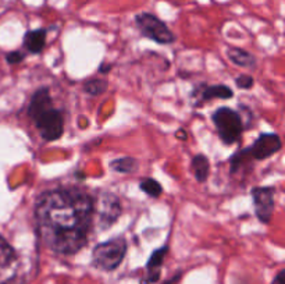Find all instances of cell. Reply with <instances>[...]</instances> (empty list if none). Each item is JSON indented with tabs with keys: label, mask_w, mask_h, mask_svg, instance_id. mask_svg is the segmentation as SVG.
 <instances>
[{
	"label": "cell",
	"mask_w": 285,
	"mask_h": 284,
	"mask_svg": "<svg viewBox=\"0 0 285 284\" xmlns=\"http://www.w3.org/2000/svg\"><path fill=\"white\" fill-rule=\"evenodd\" d=\"M135 22L141 35L155 40L159 45H170L176 40L174 34L170 31L166 22L161 21L152 13H141L137 14Z\"/></svg>",
	"instance_id": "5"
},
{
	"label": "cell",
	"mask_w": 285,
	"mask_h": 284,
	"mask_svg": "<svg viewBox=\"0 0 285 284\" xmlns=\"http://www.w3.org/2000/svg\"><path fill=\"white\" fill-rule=\"evenodd\" d=\"M232 96H234L232 89L228 88L227 85H210L202 89L200 103L212 99H231Z\"/></svg>",
	"instance_id": "13"
},
{
	"label": "cell",
	"mask_w": 285,
	"mask_h": 284,
	"mask_svg": "<svg viewBox=\"0 0 285 284\" xmlns=\"http://www.w3.org/2000/svg\"><path fill=\"white\" fill-rule=\"evenodd\" d=\"M228 59L231 60L235 66L252 69L256 66V57L249 52L239 48H230L228 49Z\"/></svg>",
	"instance_id": "12"
},
{
	"label": "cell",
	"mask_w": 285,
	"mask_h": 284,
	"mask_svg": "<svg viewBox=\"0 0 285 284\" xmlns=\"http://www.w3.org/2000/svg\"><path fill=\"white\" fill-rule=\"evenodd\" d=\"M110 69H111V66H110V64H108V66H106V64H103V66H102V67L99 69V71H100V73H106V71H108Z\"/></svg>",
	"instance_id": "22"
},
{
	"label": "cell",
	"mask_w": 285,
	"mask_h": 284,
	"mask_svg": "<svg viewBox=\"0 0 285 284\" xmlns=\"http://www.w3.org/2000/svg\"><path fill=\"white\" fill-rule=\"evenodd\" d=\"M192 170L194 174L199 183H205L209 177V171H210V163L209 159L205 155H196L192 159Z\"/></svg>",
	"instance_id": "14"
},
{
	"label": "cell",
	"mask_w": 285,
	"mask_h": 284,
	"mask_svg": "<svg viewBox=\"0 0 285 284\" xmlns=\"http://www.w3.org/2000/svg\"><path fill=\"white\" fill-rule=\"evenodd\" d=\"M18 270V258L11 246L0 235V284H11Z\"/></svg>",
	"instance_id": "8"
},
{
	"label": "cell",
	"mask_w": 285,
	"mask_h": 284,
	"mask_svg": "<svg viewBox=\"0 0 285 284\" xmlns=\"http://www.w3.org/2000/svg\"><path fill=\"white\" fill-rule=\"evenodd\" d=\"M40 238L54 254L74 255L84 248L95 216V202L79 188H56L38 198Z\"/></svg>",
	"instance_id": "1"
},
{
	"label": "cell",
	"mask_w": 285,
	"mask_h": 284,
	"mask_svg": "<svg viewBox=\"0 0 285 284\" xmlns=\"http://www.w3.org/2000/svg\"><path fill=\"white\" fill-rule=\"evenodd\" d=\"M107 89V81L102 78H92L88 79L85 84H84V91L90 95V96H98L102 95L103 92H106Z\"/></svg>",
	"instance_id": "16"
},
{
	"label": "cell",
	"mask_w": 285,
	"mask_h": 284,
	"mask_svg": "<svg viewBox=\"0 0 285 284\" xmlns=\"http://www.w3.org/2000/svg\"><path fill=\"white\" fill-rule=\"evenodd\" d=\"M46 45V30L38 28V30L28 31L24 37V46L30 53L38 55Z\"/></svg>",
	"instance_id": "11"
},
{
	"label": "cell",
	"mask_w": 285,
	"mask_h": 284,
	"mask_svg": "<svg viewBox=\"0 0 285 284\" xmlns=\"http://www.w3.org/2000/svg\"><path fill=\"white\" fill-rule=\"evenodd\" d=\"M283 148V142L281 138L277 134L268 133V134H262L255 141V144L252 147H249V152L250 156L257 160H263V159H268L274 153H277L280 149Z\"/></svg>",
	"instance_id": "9"
},
{
	"label": "cell",
	"mask_w": 285,
	"mask_h": 284,
	"mask_svg": "<svg viewBox=\"0 0 285 284\" xmlns=\"http://www.w3.org/2000/svg\"><path fill=\"white\" fill-rule=\"evenodd\" d=\"M177 137L179 139H187V133L184 131V130H179V133L177 134Z\"/></svg>",
	"instance_id": "21"
},
{
	"label": "cell",
	"mask_w": 285,
	"mask_h": 284,
	"mask_svg": "<svg viewBox=\"0 0 285 284\" xmlns=\"http://www.w3.org/2000/svg\"><path fill=\"white\" fill-rule=\"evenodd\" d=\"M128 244L125 238L116 237L108 241L100 243L92 252V265L103 272H113L121 265L127 254Z\"/></svg>",
	"instance_id": "3"
},
{
	"label": "cell",
	"mask_w": 285,
	"mask_h": 284,
	"mask_svg": "<svg viewBox=\"0 0 285 284\" xmlns=\"http://www.w3.org/2000/svg\"><path fill=\"white\" fill-rule=\"evenodd\" d=\"M213 124L218 137L226 145H232L244 133V124L239 113L230 108H220L213 113Z\"/></svg>",
	"instance_id": "4"
},
{
	"label": "cell",
	"mask_w": 285,
	"mask_h": 284,
	"mask_svg": "<svg viewBox=\"0 0 285 284\" xmlns=\"http://www.w3.org/2000/svg\"><path fill=\"white\" fill-rule=\"evenodd\" d=\"M95 212H98L99 228L106 230L114 225L121 215L120 199L114 194L105 192L100 195L98 204H95Z\"/></svg>",
	"instance_id": "7"
},
{
	"label": "cell",
	"mask_w": 285,
	"mask_h": 284,
	"mask_svg": "<svg viewBox=\"0 0 285 284\" xmlns=\"http://www.w3.org/2000/svg\"><path fill=\"white\" fill-rule=\"evenodd\" d=\"M24 59H25V55L21 53V52H17V50H16V52L7 53V56H6L7 63H10V64H18V63H21Z\"/></svg>",
	"instance_id": "19"
},
{
	"label": "cell",
	"mask_w": 285,
	"mask_h": 284,
	"mask_svg": "<svg viewBox=\"0 0 285 284\" xmlns=\"http://www.w3.org/2000/svg\"><path fill=\"white\" fill-rule=\"evenodd\" d=\"M271 284H285V270H280Z\"/></svg>",
	"instance_id": "20"
},
{
	"label": "cell",
	"mask_w": 285,
	"mask_h": 284,
	"mask_svg": "<svg viewBox=\"0 0 285 284\" xmlns=\"http://www.w3.org/2000/svg\"><path fill=\"white\" fill-rule=\"evenodd\" d=\"M110 167L114 170V171H118V173H125V174H129V173H134L138 169V163L135 159L132 157H120V159H116L110 163Z\"/></svg>",
	"instance_id": "15"
},
{
	"label": "cell",
	"mask_w": 285,
	"mask_h": 284,
	"mask_svg": "<svg viewBox=\"0 0 285 284\" xmlns=\"http://www.w3.org/2000/svg\"><path fill=\"white\" fill-rule=\"evenodd\" d=\"M167 252L168 246H161V248L156 249L153 254L150 255L148 264H146L148 277H146L145 283L142 284H150L159 282V279H160V269H161V265H163V261H164Z\"/></svg>",
	"instance_id": "10"
},
{
	"label": "cell",
	"mask_w": 285,
	"mask_h": 284,
	"mask_svg": "<svg viewBox=\"0 0 285 284\" xmlns=\"http://www.w3.org/2000/svg\"><path fill=\"white\" fill-rule=\"evenodd\" d=\"M28 116L45 141H56L63 135V116L60 110L53 108L49 88H40L34 94L28 106Z\"/></svg>",
	"instance_id": "2"
},
{
	"label": "cell",
	"mask_w": 285,
	"mask_h": 284,
	"mask_svg": "<svg viewBox=\"0 0 285 284\" xmlns=\"http://www.w3.org/2000/svg\"><path fill=\"white\" fill-rule=\"evenodd\" d=\"M274 187H255L250 191L255 205V213L259 222L263 225H268L274 213Z\"/></svg>",
	"instance_id": "6"
},
{
	"label": "cell",
	"mask_w": 285,
	"mask_h": 284,
	"mask_svg": "<svg viewBox=\"0 0 285 284\" xmlns=\"http://www.w3.org/2000/svg\"><path fill=\"white\" fill-rule=\"evenodd\" d=\"M179 276H181V274H177V276H176V277H174V279H170V280H168V282H166V284H173V283H176V282H177L178 279H179Z\"/></svg>",
	"instance_id": "23"
},
{
	"label": "cell",
	"mask_w": 285,
	"mask_h": 284,
	"mask_svg": "<svg viewBox=\"0 0 285 284\" xmlns=\"http://www.w3.org/2000/svg\"><path fill=\"white\" fill-rule=\"evenodd\" d=\"M235 84L239 89H250L255 84V79L248 74H241L235 78Z\"/></svg>",
	"instance_id": "18"
},
{
	"label": "cell",
	"mask_w": 285,
	"mask_h": 284,
	"mask_svg": "<svg viewBox=\"0 0 285 284\" xmlns=\"http://www.w3.org/2000/svg\"><path fill=\"white\" fill-rule=\"evenodd\" d=\"M139 188L146 194V195L152 196V198H158L161 195L163 192V188L159 184V181H156L155 178H145L139 183Z\"/></svg>",
	"instance_id": "17"
}]
</instances>
